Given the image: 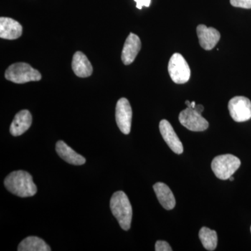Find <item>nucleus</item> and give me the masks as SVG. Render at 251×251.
Segmentation results:
<instances>
[{
    "label": "nucleus",
    "instance_id": "1",
    "mask_svg": "<svg viewBox=\"0 0 251 251\" xmlns=\"http://www.w3.org/2000/svg\"><path fill=\"white\" fill-rule=\"evenodd\" d=\"M4 186L10 192L21 198L31 197L37 192L32 176L23 171L10 173L4 179Z\"/></svg>",
    "mask_w": 251,
    "mask_h": 251
},
{
    "label": "nucleus",
    "instance_id": "2",
    "mask_svg": "<svg viewBox=\"0 0 251 251\" xmlns=\"http://www.w3.org/2000/svg\"><path fill=\"white\" fill-rule=\"evenodd\" d=\"M110 206L120 227L124 230H128L131 225L133 210L128 196L123 191H117L112 195Z\"/></svg>",
    "mask_w": 251,
    "mask_h": 251
},
{
    "label": "nucleus",
    "instance_id": "3",
    "mask_svg": "<svg viewBox=\"0 0 251 251\" xmlns=\"http://www.w3.org/2000/svg\"><path fill=\"white\" fill-rule=\"evenodd\" d=\"M5 77L14 83L23 84L40 80L41 74L27 63L19 62L9 66L5 72Z\"/></svg>",
    "mask_w": 251,
    "mask_h": 251
},
{
    "label": "nucleus",
    "instance_id": "4",
    "mask_svg": "<svg viewBox=\"0 0 251 251\" xmlns=\"http://www.w3.org/2000/svg\"><path fill=\"white\" fill-rule=\"evenodd\" d=\"M240 166V159L232 154L220 155L211 162V169L216 177L221 180L229 179Z\"/></svg>",
    "mask_w": 251,
    "mask_h": 251
},
{
    "label": "nucleus",
    "instance_id": "5",
    "mask_svg": "<svg viewBox=\"0 0 251 251\" xmlns=\"http://www.w3.org/2000/svg\"><path fill=\"white\" fill-rule=\"evenodd\" d=\"M168 73L176 84H185L189 80L191 69L184 57L179 53L172 56L168 64Z\"/></svg>",
    "mask_w": 251,
    "mask_h": 251
},
{
    "label": "nucleus",
    "instance_id": "6",
    "mask_svg": "<svg viewBox=\"0 0 251 251\" xmlns=\"http://www.w3.org/2000/svg\"><path fill=\"white\" fill-rule=\"evenodd\" d=\"M180 123L191 131H204L209 127V122L202 116V114L193 108L185 109L180 112Z\"/></svg>",
    "mask_w": 251,
    "mask_h": 251
},
{
    "label": "nucleus",
    "instance_id": "7",
    "mask_svg": "<svg viewBox=\"0 0 251 251\" xmlns=\"http://www.w3.org/2000/svg\"><path fill=\"white\" fill-rule=\"evenodd\" d=\"M230 116L237 122H247L251 119V101L245 97H235L228 103Z\"/></svg>",
    "mask_w": 251,
    "mask_h": 251
},
{
    "label": "nucleus",
    "instance_id": "8",
    "mask_svg": "<svg viewBox=\"0 0 251 251\" xmlns=\"http://www.w3.org/2000/svg\"><path fill=\"white\" fill-rule=\"evenodd\" d=\"M132 112L129 101L126 98L120 99L117 101L115 118L119 128L124 134H129L131 128Z\"/></svg>",
    "mask_w": 251,
    "mask_h": 251
},
{
    "label": "nucleus",
    "instance_id": "9",
    "mask_svg": "<svg viewBox=\"0 0 251 251\" xmlns=\"http://www.w3.org/2000/svg\"><path fill=\"white\" fill-rule=\"evenodd\" d=\"M159 129L163 140L167 143L172 151L177 154L184 152V147L179 137L175 133L174 128L171 123L166 120L160 122Z\"/></svg>",
    "mask_w": 251,
    "mask_h": 251
},
{
    "label": "nucleus",
    "instance_id": "10",
    "mask_svg": "<svg viewBox=\"0 0 251 251\" xmlns=\"http://www.w3.org/2000/svg\"><path fill=\"white\" fill-rule=\"evenodd\" d=\"M197 34L201 47L205 50L214 49L221 39V34L214 27H207L204 25L197 27Z\"/></svg>",
    "mask_w": 251,
    "mask_h": 251
},
{
    "label": "nucleus",
    "instance_id": "11",
    "mask_svg": "<svg viewBox=\"0 0 251 251\" xmlns=\"http://www.w3.org/2000/svg\"><path fill=\"white\" fill-rule=\"evenodd\" d=\"M141 41L136 34L130 33L122 50V60L125 65H129L135 60L141 49Z\"/></svg>",
    "mask_w": 251,
    "mask_h": 251
},
{
    "label": "nucleus",
    "instance_id": "12",
    "mask_svg": "<svg viewBox=\"0 0 251 251\" xmlns=\"http://www.w3.org/2000/svg\"><path fill=\"white\" fill-rule=\"evenodd\" d=\"M23 27L12 18H0V37L7 40H15L21 37Z\"/></svg>",
    "mask_w": 251,
    "mask_h": 251
},
{
    "label": "nucleus",
    "instance_id": "13",
    "mask_svg": "<svg viewBox=\"0 0 251 251\" xmlns=\"http://www.w3.org/2000/svg\"><path fill=\"white\" fill-rule=\"evenodd\" d=\"M32 122V117L30 112L27 110H21L16 114L11 126H10V133L14 136H19L25 133Z\"/></svg>",
    "mask_w": 251,
    "mask_h": 251
},
{
    "label": "nucleus",
    "instance_id": "14",
    "mask_svg": "<svg viewBox=\"0 0 251 251\" xmlns=\"http://www.w3.org/2000/svg\"><path fill=\"white\" fill-rule=\"evenodd\" d=\"M72 69L77 76L87 77L93 72V67L87 56L80 51L74 54L72 60Z\"/></svg>",
    "mask_w": 251,
    "mask_h": 251
},
{
    "label": "nucleus",
    "instance_id": "15",
    "mask_svg": "<svg viewBox=\"0 0 251 251\" xmlns=\"http://www.w3.org/2000/svg\"><path fill=\"white\" fill-rule=\"evenodd\" d=\"M56 151L64 161L75 166H81L85 164L86 159L83 156L75 152L72 148L68 146L67 144L59 140L56 144Z\"/></svg>",
    "mask_w": 251,
    "mask_h": 251
},
{
    "label": "nucleus",
    "instance_id": "16",
    "mask_svg": "<svg viewBox=\"0 0 251 251\" xmlns=\"http://www.w3.org/2000/svg\"><path fill=\"white\" fill-rule=\"evenodd\" d=\"M153 188L162 206L166 210L174 209L176 201L174 195L168 185L164 183L158 182L153 185Z\"/></svg>",
    "mask_w": 251,
    "mask_h": 251
},
{
    "label": "nucleus",
    "instance_id": "17",
    "mask_svg": "<svg viewBox=\"0 0 251 251\" xmlns=\"http://www.w3.org/2000/svg\"><path fill=\"white\" fill-rule=\"evenodd\" d=\"M18 251H50V247L42 239L28 237L20 243Z\"/></svg>",
    "mask_w": 251,
    "mask_h": 251
},
{
    "label": "nucleus",
    "instance_id": "18",
    "mask_svg": "<svg viewBox=\"0 0 251 251\" xmlns=\"http://www.w3.org/2000/svg\"><path fill=\"white\" fill-rule=\"evenodd\" d=\"M199 238L203 247L207 251H214L217 247L218 237L215 230L203 227L199 232Z\"/></svg>",
    "mask_w": 251,
    "mask_h": 251
},
{
    "label": "nucleus",
    "instance_id": "19",
    "mask_svg": "<svg viewBox=\"0 0 251 251\" xmlns=\"http://www.w3.org/2000/svg\"><path fill=\"white\" fill-rule=\"evenodd\" d=\"M230 4L234 7L251 9V0H230Z\"/></svg>",
    "mask_w": 251,
    "mask_h": 251
},
{
    "label": "nucleus",
    "instance_id": "20",
    "mask_svg": "<svg viewBox=\"0 0 251 251\" xmlns=\"http://www.w3.org/2000/svg\"><path fill=\"white\" fill-rule=\"evenodd\" d=\"M155 251H172L173 249L168 242L165 241H157L155 244Z\"/></svg>",
    "mask_w": 251,
    "mask_h": 251
},
{
    "label": "nucleus",
    "instance_id": "21",
    "mask_svg": "<svg viewBox=\"0 0 251 251\" xmlns=\"http://www.w3.org/2000/svg\"><path fill=\"white\" fill-rule=\"evenodd\" d=\"M134 1L136 2V7L138 9H143V6L149 7L151 3V0H134Z\"/></svg>",
    "mask_w": 251,
    "mask_h": 251
},
{
    "label": "nucleus",
    "instance_id": "22",
    "mask_svg": "<svg viewBox=\"0 0 251 251\" xmlns=\"http://www.w3.org/2000/svg\"><path fill=\"white\" fill-rule=\"evenodd\" d=\"M194 109L201 114H202V112L204 111V106H203L202 105H200V104L199 105H196V106H195Z\"/></svg>",
    "mask_w": 251,
    "mask_h": 251
},
{
    "label": "nucleus",
    "instance_id": "23",
    "mask_svg": "<svg viewBox=\"0 0 251 251\" xmlns=\"http://www.w3.org/2000/svg\"><path fill=\"white\" fill-rule=\"evenodd\" d=\"M196 102H195V101L191 102V108H194L195 106H196Z\"/></svg>",
    "mask_w": 251,
    "mask_h": 251
},
{
    "label": "nucleus",
    "instance_id": "24",
    "mask_svg": "<svg viewBox=\"0 0 251 251\" xmlns=\"http://www.w3.org/2000/svg\"><path fill=\"white\" fill-rule=\"evenodd\" d=\"M229 179L230 180V181H234V177L233 176H231L229 178Z\"/></svg>",
    "mask_w": 251,
    "mask_h": 251
},
{
    "label": "nucleus",
    "instance_id": "25",
    "mask_svg": "<svg viewBox=\"0 0 251 251\" xmlns=\"http://www.w3.org/2000/svg\"></svg>",
    "mask_w": 251,
    "mask_h": 251
}]
</instances>
